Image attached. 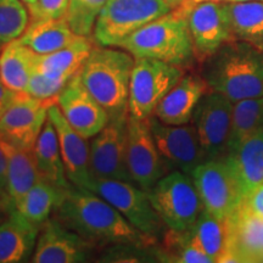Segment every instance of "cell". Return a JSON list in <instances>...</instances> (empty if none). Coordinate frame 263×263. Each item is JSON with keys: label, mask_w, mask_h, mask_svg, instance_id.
I'll return each mask as SVG.
<instances>
[{"label": "cell", "mask_w": 263, "mask_h": 263, "mask_svg": "<svg viewBox=\"0 0 263 263\" xmlns=\"http://www.w3.org/2000/svg\"><path fill=\"white\" fill-rule=\"evenodd\" d=\"M54 218L94 246L155 242L137 230L115 207L89 190L72 186L54 212Z\"/></svg>", "instance_id": "cell-1"}, {"label": "cell", "mask_w": 263, "mask_h": 263, "mask_svg": "<svg viewBox=\"0 0 263 263\" xmlns=\"http://www.w3.org/2000/svg\"><path fill=\"white\" fill-rule=\"evenodd\" d=\"M202 65L210 90L233 104L263 95V51L248 43L233 39Z\"/></svg>", "instance_id": "cell-2"}, {"label": "cell", "mask_w": 263, "mask_h": 263, "mask_svg": "<svg viewBox=\"0 0 263 263\" xmlns=\"http://www.w3.org/2000/svg\"><path fill=\"white\" fill-rule=\"evenodd\" d=\"M134 59H154L186 70L196 58L185 15L179 8L154 20L120 43Z\"/></svg>", "instance_id": "cell-3"}, {"label": "cell", "mask_w": 263, "mask_h": 263, "mask_svg": "<svg viewBox=\"0 0 263 263\" xmlns=\"http://www.w3.org/2000/svg\"><path fill=\"white\" fill-rule=\"evenodd\" d=\"M134 61L133 55L123 49L95 45L80 72L85 88L110 117L128 112Z\"/></svg>", "instance_id": "cell-4"}, {"label": "cell", "mask_w": 263, "mask_h": 263, "mask_svg": "<svg viewBox=\"0 0 263 263\" xmlns=\"http://www.w3.org/2000/svg\"><path fill=\"white\" fill-rule=\"evenodd\" d=\"M172 10L166 0H108L95 21L93 41L100 47H118L138 29Z\"/></svg>", "instance_id": "cell-5"}, {"label": "cell", "mask_w": 263, "mask_h": 263, "mask_svg": "<svg viewBox=\"0 0 263 263\" xmlns=\"http://www.w3.org/2000/svg\"><path fill=\"white\" fill-rule=\"evenodd\" d=\"M147 194L167 228L176 232L188 230L205 210L193 178L180 171L167 173Z\"/></svg>", "instance_id": "cell-6"}, {"label": "cell", "mask_w": 263, "mask_h": 263, "mask_svg": "<svg viewBox=\"0 0 263 263\" xmlns=\"http://www.w3.org/2000/svg\"><path fill=\"white\" fill-rule=\"evenodd\" d=\"M176 8H179L185 15L199 64H203L226 43L234 39L227 3L218 0H184Z\"/></svg>", "instance_id": "cell-7"}, {"label": "cell", "mask_w": 263, "mask_h": 263, "mask_svg": "<svg viewBox=\"0 0 263 263\" xmlns=\"http://www.w3.org/2000/svg\"><path fill=\"white\" fill-rule=\"evenodd\" d=\"M185 70L154 59H136L129 82L128 115L138 120H147L157 105Z\"/></svg>", "instance_id": "cell-8"}, {"label": "cell", "mask_w": 263, "mask_h": 263, "mask_svg": "<svg viewBox=\"0 0 263 263\" xmlns=\"http://www.w3.org/2000/svg\"><path fill=\"white\" fill-rule=\"evenodd\" d=\"M89 192L110 202L134 228L153 242L162 236L166 224L151 205L147 192L134 183L116 179H93Z\"/></svg>", "instance_id": "cell-9"}, {"label": "cell", "mask_w": 263, "mask_h": 263, "mask_svg": "<svg viewBox=\"0 0 263 263\" xmlns=\"http://www.w3.org/2000/svg\"><path fill=\"white\" fill-rule=\"evenodd\" d=\"M192 178L205 210L217 218L229 219L242 205L239 179L226 157L199 164Z\"/></svg>", "instance_id": "cell-10"}, {"label": "cell", "mask_w": 263, "mask_h": 263, "mask_svg": "<svg viewBox=\"0 0 263 263\" xmlns=\"http://www.w3.org/2000/svg\"><path fill=\"white\" fill-rule=\"evenodd\" d=\"M128 112L110 117L106 126L91 138L90 172L93 179L132 182L127 167Z\"/></svg>", "instance_id": "cell-11"}, {"label": "cell", "mask_w": 263, "mask_h": 263, "mask_svg": "<svg viewBox=\"0 0 263 263\" xmlns=\"http://www.w3.org/2000/svg\"><path fill=\"white\" fill-rule=\"evenodd\" d=\"M127 167L132 183L145 192L170 173L151 133L149 118L138 120L128 116Z\"/></svg>", "instance_id": "cell-12"}, {"label": "cell", "mask_w": 263, "mask_h": 263, "mask_svg": "<svg viewBox=\"0 0 263 263\" xmlns=\"http://www.w3.org/2000/svg\"><path fill=\"white\" fill-rule=\"evenodd\" d=\"M232 101L211 90L207 91L197 104L192 121L205 161L226 157L232 126Z\"/></svg>", "instance_id": "cell-13"}, {"label": "cell", "mask_w": 263, "mask_h": 263, "mask_svg": "<svg viewBox=\"0 0 263 263\" xmlns=\"http://www.w3.org/2000/svg\"><path fill=\"white\" fill-rule=\"evenodd\" d=\"M149 124L160 155L170 172L180 171L192 177L194 170L205 162L194 124L170 126L161 122L155 115L149 117Z\"/></svg>", "instance_id": "cell-14"}, {"label": "cell", "mask_w": 263, "mask_h": 263, "mask_svg": "<svg viewBox=\"0 0 263 263\" xmlns=\"http://www.w3.org/2000/svg\"><path fill=\"white\" fill-rule=\"evenodd\" d=\"M57 101L39 100L18 91L15 101L0 116V140L25 150L34 149L48 120V110Z\"/></svg>", "instance_id": "cell-15"}, {"label": "cell", "mask_w": 263, "mask_h": 263, "mask_svg": "<svg viewBox=\"0 0 263 263\" xmlns=\"http://www.w3.org/2000/svg\"><path fill=\"white\" fill-rule=\"evenodd\" d=\"M57 104L67 122L85 139H91L106 126L110 116L88 91L78 72L59 94Z\"/></svg>", "instance_id": "cell-16"}, {"label": "cell", "mask_w": 263, "mask_h": 263, "mask_svg": "<svg viewBox=\"0 0 263 263\" xmlns=\"http://www.w3.org/2000/svg\"><path fill=\"white\" fill-rule=\"evenodd\" d=\"M95 246L68 229L57 218H49L39 229L32 255L34 263L87 262Z\"/></svg>", "instance_id": "cell-17"}, {"label": "cell", "mask_w": 263, "mask_h": 263, "mask_svg": "<svg viewBox=\"0 0 263 263\" xmlns=\"http://www.w3.org/2000/svg\"><path fill=\"white\" fill-rule=\"evenodd\" d=\"M48 118L54 124L58 133L59 145L68 180L76 188L89 190L93 177L90 172V151L87 139L67 122L57 103L49 107Z\"/></svg>", "instance_id": "cell-18"}, {"label": "cell", "mask_w": 263, "mask_h": 263, "mask_svg": "<svg viewBox=\"0 0 263 263\" xmlns=\"http://www.w3.org/2000/svg\"><path fill=\"white\" fill-rule=\"evenodd\" d=\"M209 85L200 74H184L157 105L154 115L170 126H182L192 121L194 111Z\"/></svg>", "instance_id": "cell-19"}, {"label": "cell", "mask_w": 263, "mask_h": 263, "mask_svg": "<svg viewBox=\"0 0 263 263\" xmlns=\"http://www.w3.org/2000/svg\"><path fill=\"white\" fill-rule=\"evenodd\" d=\"M41 227L33 224L16 209L0 222V263L28 261L34 252Z\"/></svg>", "instance_id": "cell-20"}, {"label": "cell", "mask_w": 263, "mask_h": 263, "mask_svg": "<svg viewBox=\"0 0 263 263\" xmlns=\"http://www.w3.org/2000/svg\"><path fill=\"white\" fill-rule=\"evenodd\" d=\"M229 222L232 242L228 262L263 261V218L252 215L241 205Z\"/></svg>", "instance_id": "cell-21"}, {"label": "cell", "mask_w": 263, "mask_h": 263, "mask_svg": "<svg viewBox=\"0 0 263 263\" xmlns=\"http://www.w3.org/2000/svg\"><path fill=\"white\" fill-rule=\"evenodd\" d=\"M0 145L8 159V210L17 209L26 194L39 179H42L34 150L20 149L4 140H0Z\"/></svg>", "instance_id": "cell-22"}, {"label": "cell", "mask_w": 263, "mask_h": 263, "mask_svg": "<svg viewBox=\"0 0 263 263\" xmlns=\"http://www.w3.org/2000/svg\"><path fill=\"white\" fill-rule=\"evenodd\" d=\"M185 232L190 244L213 262H228L232 242L229 219H219L203 210L196 222Z\"/></svg>", "instance_id": "cell-23"}, {"label": "cell", "mask_w": 263, "mask_h": 263, "mask_svg": "<svg viewBox=\"0 0 263 263\" xmlns=\"http://www.w3.org/2000/svg\"><path fill=\"white\" fill-rule=\"evenodd\" d=\"M226 160L234 170L245 199L263 184V129L227 154Z\"/></svg>", "instance_id": "cell-24"}, {"label": "cell", "mask_w": 263, "mask_h": 263, "mask_svg": "<svg viewBox=\"0 0 263 263\" xmlns=\"http://www.w3.org/2000/svg\"><path fill=\"white\" fill-rule=\"evenodd\" d=\"M80 37L72 31L66 17L41 18L29 22L17 41L38 55H44L67 47Z\"/></svg>", "instance_id": "cell-25"}, {"label": "cell", "mask_w": 263, "mask_h": 263, "mask_svg": "<svg viewBox=\"0 0 263 263\" xmlns=\"http://www.w3.org/2000/svg\"><path fill=\"white\" fill-rule=\"evenodd\" d=\"M33 150L43 179L64 190H68L73 186L66 174L58 133L49 118L43 127Z\"/></svg>", "instance_id": "cell-26"}, {"label": "cell", "mask_w": 263, "mask_h": 263, "mask_svg": "<svg viewBox=\"0 0 263 263\" xmlns=\"http://www.w3.org/2000/svg\"><path fill=\"white\" fill-rule=\"evenodd\" d=\"M93 42L90 37L81 35L60 50L50 54L37 55L35 71L52 77L71 80L74 74L81 72L94 47Z\"/></svg>", "instance_id": "cell-27"}, {"label": "cell", "mask_w": 263, "mask_h": 263, "mask_svg": "<svg viewBox=\"0 0 263 263\" xmlns=\"http://www.w3.org/2000/svg\"><path fill=\"white\" fill-rule=\"evenodd\" d=\"M37 52L21 44L17 39L4 45L0 51V78L15 91H26L35 71Z\"/></svg>", "instance_id": "cell-28"}, {"label": "cell", "mask_w": 263, "mask_h": 263, "mask_svg": "<svg viewBox=\"0 0 263 263\" xmlns=\"http://www.w3.org/2000/svg\"><path fill=\"white\" fill-rule=\"evenodd\" d=\"M227 8L233 38L263 51V2L227 3Z\"/></svg>", "instance_id": "cell-29"}, {"label": "cell", "mask_w": 263, "mask_h": 263, "mask_svg": "<svg viewBox=\"0 0 263 263\" xmlns=\"http://www.w3.org/2000/svg\"><path fill=\"white\" fill-rule=\"evenodd\" d=\"M65 193L66 190L58 188L42 178L26 194L16 210L33 224L42 227L60 205Z\"/></svg>", "instance_id": "cell-30"}, {"label": "cell", "mask_w": 263, "mask_h": 263, "mask_svg": "<svg viewBox=\"0 0 263 263\" xmlns=\"http://www.w3.org/2000/svg\"><path fill=\"white\" fill-rule=\"evenodd\" d=\"M263 129V95L242 99L233 104L232 126L227 154L234 151L242 141Z\"/></svg>", "instance_id": "cell-31"}, {"label": "cell", "mask_w": 263, "mask_h": 263, "mask_svg": "<svg viewBox=\"0 0 263 263\" xmlns=\"http://www.w3.org/2000/svg\"><path fill=\"white\" fill-rule=\"evenodd\" d=\"M29 22V11L21 0H0V48L21 37Z\"/></svg>", "instance_id": "cell-32"}, {"label": "cell", "mask_w": 263, "mask_h": 263, "mask_svg": "<svg viewBox=\"0 0 263 263\" xmlns=\"http://www.w3.org/2000/svg\"><path fill=\"white\" fill-rule=\"evenodd\" d=\"M108 0H70L66 14L68 25L76 34L91 37L95 21Z\"/></svg>", "instance_id": "cell-33"}, {"label": "cell", "mask_w": 263, "mask_h": 263, "mask_svg": "<svg viewBox=\"0 0 263 263\" xmlns=\"http://www.w3.org/2000/svg\"><path fill=\"white\" fill-rule=\"evenodd\" d=\"M70 80L58 78L42 73V72H33L25 93L31 97L45 101H57L59 94L66 87Z\"/></svg>", "instance_id": "cell-34"}, {"label": "cell", "mask_w": 263, "mask_h": 263, "mask_svg": "<svg viewBox=\"0 0 263 263\" xmlns=\"http://www.w3.org/2000/svg\"><path fill=\"white\" fill-rule=\"evenodd\" d=\"M68 6H70V0H38L37 20L66 17Z\"/></svg>", "instance_id": "cell-35"}, {"label": "cell", "mask_w": 263, "mask_h": 263, "mask_svg": "<svg viewBox=\"0 0 263 263\" xmlns=\"http://www.w3.org/2000/svg\"><path fill=\"white\" fill-rule=\"evenodd\" d=\"M242 205L252 215L263 218V184L257 186L254 192L245 197Z\"/></svg>", "instance_id": "cell-36"}, {"label": "cell", "mask_w": 263, "mask_h": 263, "mask_svg": "<svg viewBox=\"0 0 263 263\" xmlns=\"http://www.w3.org/2000/svg\"><path fill=\"white\" fill-rule=\"evenodd\" d=\"M17 93L18 91L11 90L9 87H6L0 78V116L8 110L10 105L14 103Z\"/></svg>", "instance_id": "cell-37"}, {"label": "cell", "mask_w": 263, "mask_h": 263, "mask_svg": "<svg viewBox=\"0 0 263 263\" xmlns=\"http://www.w3.org/2000/svg\"><path fill=\"white\" fill-rule=\"evenodd\" d=\"M6 188H8V159L0 145V195L6 199Z\"/></svg>", "instance_id": "cell-38"}, {"label": "cell", "mask_w": 263, "mask_h": 263, "mask_svg": "<svg viewBox=\"0 0 263 263\" xmlns=\"http://www.w3.org/2000/svg\"><path fill=\"white\" fill-rule=\"evenodd\" d=\"M28 9L29 16H31V21H34L38 17V0H21Z\"/></svg>", "instance_id": "cell-39"}, {"label": "cell", "mask_w": 263, "mask_h": 263, "mask_svg": "<svg viewBox=\"0 0 263 263\" xmlns=\"http://www.w3.org/2000/svg\"><path fill=\"white\" fill-rule=\"evenodd\" d=\"M166 2L168 3L170 5H172L173 9H174V8H176V6H178L179 4H182L184 0H166Z\"/></svg>", "instance_id": "cell-40"}, {"label": "cell", "mask_w": 263, "mask_h": 263, "mask_svg": "<svg viewBox=\"0 0 263 263\" xmlns=\"http://www.w3.org/2000/svg\"><path fill=\"white\" fill-rule=\"evenodd\" d=\"M226 3H241V2H263V0H223Z\"/></svg>", "instance_id": "cell-41"}, {"label": "cell", "mask_w": 263, "mask_h": 263, "mask_svg": "<svg viewBox=\"0 0 263 263\" xmlns=\"http://www.w3.org/2000/svg\"><path fill=\"white\" fill-rule=\"evenodd\" d=\"M2 201H6V200L2 195H0V202H2ZM6 202H8V201H6Z\"/></svg>", "instance_id": "cell-42"}, {"label": "cell", "mask_w": 263, "mask_h": 263, "mask_svg": "<svg viewBox=\"0 0 263 263\" xmlns=\"http://www.w3.org/2000/svg\"><path fill=\"white\" fill-rule=\"evenodd\" d=\"M218 2H223V0H218Z\"/></svg>", "instance_id": "cell-43"}]
</instances>
